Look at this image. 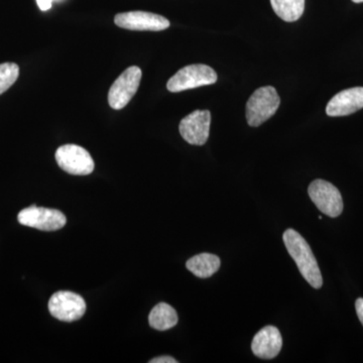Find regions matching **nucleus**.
I'll list each match as a JSON object with an SVG mask.
<instances>
[{"mask_svg": "<svg viewBox=\"0 0 363 363\" xmlns=\"http://www.w3.org/2000/svg\"><path fill=\"white\" fill-rule=\"evenodd\" d=\"M49 310L52 316L60 321H77L84 316L86 303L78 294L61 291L55 293L50 298Z\"/></svg>", "mask_w": 363, "mask_h": 363, "instance_id": "nucleus-8", "label": "nucleus"}, {"mask_svg": "<svg viewBox=\"0 0 363 363\" xmlns=\"http://www.w3.org/2000/svg\"><path fill=\"white\" fill-rule=\"evenodd\" d=\"M114 23L119 28L140 32H161L169 28L168 18L147 11H128L116 14Z\"/></svg>", "mask_w": 363, "mask_h": 363, "instance_id": "nucleus-9", "label": "nucleus"}, {"mask_svg": "<svg viewBox=\"0 0 363 363\" xmlns=\"http://www.w3.org/2000/svg\"><path fill=\"white\" fill-rule=\"evenodd\" d=\"M55 157L60 168L71 175H90L94 171L95 164L92 157L80 145H62L57 150Z\"/></svg>", "mask_w": 363, "mask_h": 363, "instance_id": "nucleus-6", "label": "nucleus"}, {"mask_svg": "<svg viewBox=\"0 0 363 363\" xmlns=\"http://www.w3.org/2000/svg\"><path fill=\"white\" fill-rule=\"evenodd\" d=\"M308 193L313 203L322 213L332 218L342 213V196L333 184L318 179L310 184Z\"/></svg>", "mask_w": 363, "mask_h": 363, "instance_id": "nucleus-5", "label": "nucleus"}, {"mask_svg": "<svg viewBox=\"0 0 363 363\" xmlns=\"http://www.w3.org/2000/svg\"><path fill=\"white\" fill-rule=\"evenodd\" d=\"M363 108V87L350 88L331 98L326 107L328 116H350Z\"/></svg>", "mask_w": 363, "mask_h": 363, "instance_id": "nucleus-11", "label": "nucleus"}, {"mask_svg": "<svg viewBox=\"0 0 363 363\" xmlns=\"http://www.w3.org/2000/svg\"><path fill=\"white\" fill-rule=\"evenodd\" d=\"M284 242L289 255L295 260L298 271L303 278L314 289H320L323 285L321 272L314 253L307 241L294 229H288L283 235Z\"/></svg>", "mask_w": 363, "mask_h": 363, "instance_id": "nucleus-1", "label": "nucleus"}, {"mask_svg": "<svg viewBox=\"0 0 363 363\" xmlns=\"http://www.w3.org/2000/svg\"><path fill=\"white\" fill-rule=\"evenodd\" d=\"M211 124L209 111H195L182 119L179 130L182 138L193 145H203L207 143Z\"/></svg>", "mask_w": 363, "mask_h": 363, "instance_id": "nucleus-10", "label": "nucleus"}, {"mask_svg": "<svg viewBox=\"0 0 363 363\" xmlns=\"http://www.w3.org/2000/svg\"><path fill=\"white\" fill-rule=\"evenodd\" d=\"M175 358L171 357H161L150 360V363H177Z\"/></svg>", "mask_w": 363, "mask_h": 363, "instance_id": "nucleus-19", "label": "nucleus"}, {"mask_svg": "<svg viewBox=\"0 0 363 363\" xmlns=\"http://www.w3.org/2000/svg\"><path fill=\"white\" fill-rule=\"evenodd\" d=\"M353 2H355V4H362L363 2V0H352Z\"/></svg>", "mask_w": 363, "mask_h": 363, "instance_id": "nucleus-20", "label": "nucleus"}, {"mask_svg": "<svg viewBox=\"0 0 363 363\" xmlns=\"http://www.w3.org/2000/svg\"><path fill=\"white\" fill-rule=\"evenodd\" d=\"M176 310L167 303H160L150 313V327L159 331H166L178 324Z\"/></svg>", "mask_w": 363, "mask_h": 363, "instance_id": "nucleus-14", "label": "nucleus"}, {"mask_svg": "<svg viewBox=\"0 0 363 363\" xmlns=\"http://www.w3.org/2000/svg\"><path fill=\"white\" fill-rule=\"evenodd\" d=\"M21 225L43 231H55L66 225V216L57 209L37 207L35 205L21 210L18 216Z\"/></svg>", "mask_w": 363, "mask_h": 363, "instance_id": "nucleus-7", "label": "nucleus"}, {"mask_svg": "<svg viewBox=\"0 0 363 363\" xmlns=\"http://www.w3.org/2000/svg\"><path fill=\"white\" fill-rule=\"evenodd\" d=\"M355 309H357V316L359 318L360 322L363 325V298H357L355 302Z\"/></svg>", "mask_w": 363, "mask_h": 363, "instance_id": "nucleus-17", "label": "nucleus"}, {"mask_svg": "<svg viewBox=\"0 0 363 363\" xmlns=\"http://www.w3.org/2000/svg\"><path fill=\"white\" fill-rule=\"evenodd\" d=\"M142 75L140 68L133 66L116 79L108 93V104L112 109L121 111L130 104L140 87Z\"/></svg>", "mask_w": 363, "mask_h": 363, "instance_id": "nucleus-4", "label": "nucleus"}, {"mask_svg": "<svg viewBox=\"0 0 363 363\" xmlns=\"http://www.w3.org/2000/svg\"><path fill=\"white\" fill-rule=\"evenodd\" d=\"M274 13L281 20L293 23L303 16L305 0H271Z\"/></svg>", "mask_w": 363, "mask_h": 363, "instance_id": "nucleus-15", "label": "nucleus"}, {"mask_svg": "<svg viewBox=\"0 0 363 363\" xmlns=\"http://www.w3.org/2000/svg\"><path fill=\"white\" fill-rule=\"evenodd\" d=\"M52 1H54V0H37V4L40 11H47L51 9Z\"/></svg>", "mask_w": 363, "mask_h": 363, "instance_id": "nucleus-18", "label": "nucleus"}, {"mask_svg": "<svg viewBox=\"0 0 363 363\" xmlns=\"http://www.w3.org/2000/svg\"><path fill=\"white\" fill-rule=\"evenodd\" d=\"M220 264V259L217 255L200 253L189 259L186 267L198 278L207 279L218 271Z\"/></svg>", "mask_w": 363, "mask_h": 363, "instance_id": "nucleus-13", "label": "nucleus"}, {"mask_svg": "<svg viewBox=\"0 0 363 363\" xmlns=\"http://www.w3.org/2000/svg\"><path fill=\"white\" fill-rule=\"evenodd\" d=\"M281 104L278 92L272 86L259 88L253 92L247 104L248 125L257 128L274 116Z\"/></svg>", "mask_w": 363, "mask_h": 363, "instance_id": "nucleus-2", "label": "nucleus"}, {"mask_svg": "<svg viewBox=\"0 0 363 363\" xmlns=\"http://www.w3.org/2000/svg\"><path fill=\"white\" fill-rule=\"evenodd\" d=\"M20 75V68L14 63L0 65V95L6 92L16 83Z\"/></svg>", "mask_w": 363, "mask_h": 363, "instance_id": "nucleus-16", "label": "nucleus"}, {"mask_svg": "<svg viewBox=\"0 0 363 363\" xmlns=\"http://www.w3.org/2000/svg\"><path fill=\"white\" fill-rule=\"evenodd\" d=\"M217 79L218 76L211 67L195 64L184 67L177 72L167 83V88L169 92H182L202 86L214 84Z\"/></svg>", "mask_w": 363, "mask_h": 363, "instance_id": "nucleus-3", "label": "nucleus"}, {"mask_svg": "<svg viewBox=\"0 0 363 363\" xmlns=\"http://www.w3.org/2000/svg\"><path fill=\"white\" fill-rule=\"evenodd\" d=\"M283 347L281 332L274 326H266L255 334L252 343V352L262 359L278 357Z\"/></svg>", "mask_w": 363, "mask_h": 363, "instance_id": "nucleus-12", "label": "nucleus"}]
</instances>
